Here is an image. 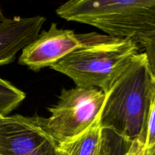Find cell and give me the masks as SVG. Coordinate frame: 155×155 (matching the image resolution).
Returning <instances> with one entry per match:
<instances>
[{
    "instance_id": "1",
    "label": "cell",
    "mask_w": 155,
    "mask_h": 155,
    "mask_svg": "<svg viewBox=\"0 0 155 155\" xmlns=\"http://www.w3.org/2000/svg\"><path fill=\"white\" fill-rule=\"evenodd\" d=\"M56 14L134 42L144 50L155 74V0H68Z\"/></svg>"
},
{
    "instance_id": "2",
    "label": "cell",
    "mask_w": 155,
    "mask_h": 155,
    "mask_svg": "<svg viewBox=\"0 0 155 155\" xmlns=\"http://www.w3.org/2000/svg\"><path fill=\"white\" fill-rule=\"evenodd\" d=\"M152 77L148 57L141 51L105 93L100 114L104 130L144 143Z\"/></svg>"
},
{
    "instance_id": "3",
    "label": "cell",
    "mask_w": 155,
    "mask_h": 155,
    "mask_svg": "<svg viewBox=\"0 0 155 155\" xmlns=\"http://www.w3.org/2000/svg\"><path fill=\"white\" fill-rule=\"evenodd\" d=\"M139 52L133 41L106 36L72 51L51 68L68 76L77 86L97 88L106 93Z\"/></svg>"
},
{
    "instance_id": "4",
    "label": "cell",
    "mask_w": 155,
    "mask_h": 155,
    "mask_svg": "<svg viewBox=\"0 0 155 155\" xmlns=\"http://www.w3.org/2000/svg\"><path fill=\"white\" fill-rule=\"evenodd\" d=\"M105 93L94 87L63 89L57 103L42 117L44 127L59 145L75 139L88 130L101 114Z\"/></svg>"
},
{
    "instance_id": "5",
    "label": "cell",
    "mask_w": 155,
    "mask_h": 155,
    "mask_svg": "<svg viewBox=\"0 0 155 155\" xmlns=\"http://www.w3.org/2000/svg\"><path fill=\"white\" fill-rule=\"evenodd\" d=\"M58 144L38 116L0 117V155H57Z\"/></svg>"
},
{
    "instance_id": "6",
    "label": "cell",
    "mask_w": 155,
    "mask_h": 155,
    "mask_svg": "<svg viewBox=\"0 0 155 155\" xmlns=\"http://www.w3.org/2000/svg\"><path fill=\"white\" fill-rule=\"evenodd\" d=\"M104 37L97 33L75 34L73 30L60 29L51 23L48 30L42 31L22 50L18 63L36 72L51 68L72 51L100 42Z\"/></svg>"
},
{
    "instance_id": "7",
    "label": "cell",
    "mask_w": 155,
    "mask_h": 155,
    "mask_svg": "<svg viewBox=\"0 0 155 155\" xmlns=\"http://www.w3.org/2000/svg\"><path fill=\"white\" fill-rule=\"evenodd\" d=\"M45 21L40 15L6 18L0 24V66L13 62L17 54L37 37Z\"/></svg>"
},
{
    "instance_id": "8",
    "label": "cell",
    "mask_w": 155,
    "mask_h": 155,
    "mask_svg": "<svg viewBox=\"0 0 155 155\" xmlns=\"http://www.w3.org/2000/svg\"><path fill=\"white\" fill-rule=\"evenodd\" d=\"M58 148L67 155H104L105 138L100 124V115L86 131L75 139L59 145Z\"/></svg>"
},
{
    "instance_id": "9",
    "label": "cell",
    "mask_w": 155,
    "mask_h": 155,
    "mask_svg": "<svg viewBox=\"0 0 155 155\" xmlns=\"http://www.w3.org/2000/svg\"><path fill=\"white\" fill-rule=\"evenodd\" d=\"M104 134L105 138L104 155H137L140 142H130L110 130H104Z\"/></svg>"
},
{
    "instance_id": "10",
    "label": "cell",
    "mask_w": 155,
    "mask_h": 155,
    "mask_svg": "<svg viewBox=\"0 0 155 155\" xmlns=\"http://www.w3.org/2000/svg\"><path fill=\"white\" fill-rule=\"evenodd\" d=\"M25 97L23 91L0 77V117L8 116L17 108Z\"/></svg>"
},
{
    "instance_id": "11",
    "label": "cell",
    "mask_w": 155,
    "mask_h": 155,
    "mask_svg": "<svg viewBox=\"0 0 155 155\" xmlns=\"http://www.w3.org/2000/svg\"><path fill=\"white\" fill-rule=\"evenodd\" d=\"M155 147V74H153L150 88L149 105L143 148Z\"/></svg>"
},
{
    "instance_id": "12",
    "label": "cell",
    "mask_w": 155,
    "mask_h": 155,
    "mask_svg": "<svg viewBox=\"0 0 155 155\" xmlns=\"http://www.w3.org/2000/svg\"><path fill=\"white\" fill-rule=\"evenodd\" d=\"M137 155H155V147L150 148H143V144L140 142Z\"/></svg>"
},
{
    "instance_id": "13",
    "label": "cell",
    "mask_w": 155,
    "mask_h": 155,
    "mask_svg": "<svg viewBox=\"0 0 155 155\" xmlns=\"http://www.w3.org/2000/svg\"><path fill=\"white\" fill-rule=\"evenodd\" d=\"M5 19H6V18L5 17V15H4V14H3V12H2V8H0V24H2V23L3 21H4Z\"/></svg>"
},
{
    "instance_id": "14",
    "label": "cell",
    "mask_w": 155,
    "mask_h": 155,
    "mask_svg": "<svg viewBox=\"0 0 155 155\" xmlns=\"http://www.w3.org/2000/svg\"><path fill=\"white\" fill-rule=\"evenodd\" d=\"M57 155H67L65 154L64 152L63 151H61V150H60L58 148V153H57Z\"/></svg>"
}]
</instances>
